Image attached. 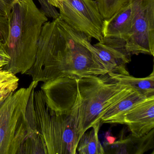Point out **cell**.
Instances as JSON below:
<instances>
[{
    "mask_svg": "<svg viewBox=\"0 0 154 154\" xmlns=\"http://www.w3.org/2000/svg\"><path fill=\"white\" fill-rule=\"evenodd\" d=\"M18 77L12 73L4 70L0 69V84L17 79Z\"/></svg>",
    "mask_w": 154,
    "mask_h": 154,
    "instance_id": "obj_18",
    "label": "cell"
},
{
    "mask_svg": "<svg viewBox=\"0 0 154 154\" xmlns=\"http://www.w3.org/2000/svg\"><path fill=\"white\" fill-rule=\"evenodd\" d=\"M121 124H126L131 135L139 138L154 128V97L131 109L123 115Z\"/></svg>",
    "mask_w": 154,
    "mask_h": 154,
    "instance_id": "obj_9",
    "label": "cell"
},
{
    "mask_svg": "<svg viewBox=\"0 0 154 154\" xmlns=\"http://www.w3.org/2000/svg\"><path fill=\"white\" fill-rule=\"evenodd\" d=\"M48 1L50 5L60 9L62 8L64 0H48Z\"/></svg>",
    "mask_w": 154,
    "mask_h": 154,
    "instance_id": "obj_20",
    "label": "cell"
},
{
    "mask_svg": "<svg viewBox=\"0 0 154 154\" xmlns=\"http://www.w3.org/2000/svg\"><path fill=\"white\" fill-rule=\"evenodd\" d=\"M11 57L7 52L5 42L0 38V61H5L9 63Z\"/></svg>",
    "mask_w": 154,
    "mask_h": 154,
    "instance_id": "obj_19",
    "label": "cell"
},
{
    "mask_svg": "<svg viewBox=\"0 0 154 154\" xmlns=\"http://www.w3.org/2000/svg\"><path fill=\"white\" fill-rule=\"evenodd\" d=\"M41 5V10L45 13L47 17L53 19L57 18L60 16L59 12L52 5L48 3V0H38Z\"/></svg>",
    "mask_w": 154,
    "mask_h": 154,
    "instance_id": "obj_17",
    "label": "cell"
},
{
    "mask_svg": "<svg viewBox=\"0 0 154 154\" xmlns=\"http://www.w3.org/2000/svg\"><path fill=\"white\" fill-rule=\"evenodd\" d=\"M19 0H0V19L9 25L8 17L13 6Z\"/></svg>",
    "mask_w": 154,
    "mask_h": 154,
    "instance_id": "obj_16",
    "label": "cell"
},
{
    "mask_svg": "<svg viewBox=\"0 0 154 154\" xmlns=\"http://www.w3.org/2000/svg\"><path fill=\"white\" fill-rule=\"evenodd\" d=\"M133 90L119 84L108 73L61 77L44 83L41 86L50 109L71 114L79 140L84 132L101 122V118L111 107Z\"/></svg>",
    "mask_w": 154,
    "mask_h": 154,
    "instance_id": "obj_2",
    "label": "cell"
},
{
    "mask_svg": "<svg viewBox=\"0 0 154 154\" xmlns=\"http://www.w3.org/2000/svg\"><path fill=\"white\" fill-rule=\"evenodd\" d=\"M18 78L0 84V101L8 98L16 91L19 86Z\"/></svg>",
    "mask_w": 154,
    "mask_h": 154,
    "instance_id": "obj_15",
    "label": "cell"
},
{
    "mask_svg": "<svg viewBox=\"0 0 154 154\" xmlns=\"http://www.w3.org/2000/svg\"><path fill=\"white\" fill-rule=\"evenodd\" d=\"M108 74L119 84L131 87L145 98L154 97V70L149 76L144 78H137L130 75Z\"/></svg>",
    "mask_w": 154,
    "mask_h": 154,
    "instance_id": "obj_12",
    "label": "cell"
},
{
    "mask_svg": "<svg viewBox=\"0 0 154 154\" xmlns=\"http://www.w3.org/2000/svg\"><path fill=\"white\" fill-rule=\"evenodd\" d=\"M38 84L33 81L0 101V154H18L29 136L27 106Z\"/></svg>",
    "mask_w": 154,
    "mask_h": 154,
    "instance_id": "obj_5",
    "label": "cell"
},
{
    "mask_svg": "<svg viewBox=\"0 0 154 154\" xmlns=\"http://www.w3.org/2000/svg\"><path fill=\"white\" fill-rule=\"evenodd\" d=\"M48 21L33 0H19L8 17L9 30L5 43L11 57L3 69L14 75L25 74L35 61L42 28Z\"/></svg>",
    "mask_w": 154,
    "mask_h": 154,
    "instance_id": "obj_4",
    "label": "cell"
},
{
    "mask_svg": "<svg viewBox=\"0 0 154 154\" xmlns=\"http://www.w3.org/2000/svg\"><path fill=\"white\" fill-rule=\"evenodd\" d=\"M146 99L137 91L132 90L126 97L106 111L101 118V122L121 124L122 117L126 112Z\"/></svg>",
    "mask_w": 154,
    "mask_h": 154,
    "instance_id": "obj_11",
    "label": "cell"
},
{
    "mask_svg": "<svg viewBox=\"0 0 154 154\" xmlns=\"http://www.w3.org/2000/svg\"><path fill=\"white\" fill-rule=\"evenodd\" d=\"M60 17L70 27L98 41L103 38L105 20L94 0H64Z\"/></svg>",
    "mask_w": 154,
    "mask_h": 154,
    "instance_id": "obj_6",
    "label": "cell"
},
{
    "mask_svg": "<svg viewBox=\"0 0 154 154\" xmlns=\"http://www.w3.org/2000/svg\"><path fill=\"white\" fill-rule=\"evenodd\" d=\"M132 8L129 0L109 19L105 20L103 37L118 38L127 42L132 35Z\"/></svg>",
    "mask_w": 154,
    "mask_h": 154,
    "instance_id": "obj_10",
    "label": "cell"
},
{
    "mask_svg": "<svg viewBox=\"0 0 154 154\" xmlns=\"http://www.w3.org/2000/svg\"><path fill=\"white\" fill-rule=\"evenodd\" d=\"M7 25L4 21L0 19V35L4 34L7 29Z\"/></svg>",
    "mask_w": 154,
    "mask_h": 154,
    "instance_id": "obj_22",
    "label": "cell"
},
{
    "mask_svg": "<svg viewBox=\"0 0 154 154\" xmlns=\"http://www.w3.org/2000/svg\"><path fill=\"white\" fill-rule=\"evenodd\" d=\"M105 139L107 141V144L109 145H112L113 143H115V140H116V138L115 137L111 135L109 131L106 132L105 135Z\"/></svg>",
    "mask_w": 154,
    "mask_h": 154,
    "instance_id": "obj_21",
    "label": "cell"
},
{
    "mask_svg": "<svg viewBox=\"0 0 154 154\" xmlns=\"http://www.w3.org/2000/svg\"><path fill=\"white\" fill-rule=\"evenodd\" d=\"M30 133L18 154H76L79 142L70 113L54 110L42 91L34 90L26 108Z\"/></svg>",
    "mask_w": 154,
    "mask_h": 154,
    "instance_id": "obj_3",
    "label": "cell"
},
{
    "mask_svg": "<svg viewBox=\"0 0 154 154\" xmlns=\"http://www.w3.org/2000/svg\"><path fill=\"white\" fill-rule=\"evenodd\" d=\"M154 131L152 129L147 134L138 138L139 140L135 154H143L154 147Z\"/></svg>",
    "mask_w": 154,
    "mask_h": 154,
    "instance_id": "obj_14",
    "label": "cell"
},
{
    "mask_svg": "<svg viewBox=\"0 0 154 154\" xmlns=\"http://www.w3.org/2000/svg\"><path fill=\"white\" fill-rule=\"evenodd\" d=\"M133 25L132 35L126 42L131 55L154 56V0H130Z\"/></svg>",
    "mask_w": 154,
    "mask_h": 154,
    "instance_id": "obj_7",
    "label": "cell"
},
{
    "mask_svg": "<svg viewBox=\"0 0 154 154\" xmlns=\"http://www.w3.org/2000/svg\"><path fill=\"white\" fill-rule=\"evenodd\" d=\"M91 38L72 28L60 17L46 22L38 41L35 61L25 74L35 82L61 77L108 73Z\"/></svg>",
    "mask_w": 154,
    "mask_h": 154,
    "instance_id": "obj_1",
    "label": "cell"
},
{
    "mask_svg": "<svg viewBox=\"0 0 154 154\" xmlns=\"http://www.w3.org/2000/svg\"><path fill=\"white\" fill-rule=\"evenodd\" d=\"M101 122L97 123L92 127L89 131L82 135L77 145L76 151L80 154H103V147L101 144L98 133Z\"/></svg>",
    "mask_w": 154,
    "mask_h": 154,
    "instance_id": "obj_13",
    "label": "cell"
},
{
    "mask_svg": "<svg viewBox=\"0 0 154 154\" xmlns=\"http://www.w3.org/2000/svg\"><path fill=\"white\" fill-rule=\"evenodd\" d=\"M126 44V40L122 38L103 37L93 45L108 73L129 75L126 65L131 61V54L127 49Z\"/></svg>",
    "mask_w": 154,
    "mask_h": 154,
    "instance_id": "obj_8",
    "label": "cell"
}]
</instances>
